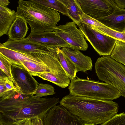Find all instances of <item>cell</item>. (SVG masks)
Wrapping results in <instances>:
<instances>
[{
  "mask_svg": "<svg viewBox=\"0 0 125 125\" xmlns=\"http://www.w3.org/2000/svg\"><path fill=\"white\" fill-rule=\"evenodd\" d=\"M60 101L58 98H38L17 92L12 98L0 101V125H14L36 117L43 119Z\"/></svg>",
  "mask_w": 125,
  "mask_h": 125,
  "instance_id": "1",
  "label": "cell"
},
{
  "mask_svg": "<svg viewBox=\"0 0 125 125\" xmlns=\"http://www.w3.org/2000/svg\"><path fill=\"white\" fill-rule=\"evenodd\" d=\"M60 104L84 123L101 125L117 114L119 105L112 101L70 94L62 98Z\"/></svg>",
  "mask_w": 125,
  "mask_h": 125,
  "instance_id": "2",
  "label": "cell"
},
{
  "mask_svg": "<svg viewBox=\"0 0 125 125\" xmlns=\"http://www.w3.org/2000/svg\"><path fill=\"white\" fill-rule=\"evenodd\" d=\"M17 16L23 18L29 25L31 35L44 32L55 31L60 21V14L35 0H19L18 2Z\"/></svg>",
  "mask_w": 125,
  "mask_h": 125,
  "instance_id": "3",
  "label": "cell"
},
{
  "mask_svg": "<svg viewBox=\"0 0 125 125\" xmlns=\"http://www.w3.org/2000/svg\"><path fill=\"white\" fill-rule=\"evenodd\" d=\"M68 89L71 95L100 100L112 101L121 96L109 83L78 78L71 81Z\"/></svg>",
  "mask_w": 125,
  "mask_h": 125,
  "instance_id": "4",
  "label": "cell"
},
{
  "mask_svg": "<svg viewBox=\"0 0 125 125\" xmlns=\"http://www.w3.org/2000/svg\"><path fill=\"white\" fill-rule=\"evenodd\" d=\"M95 71L99 79L112 85L125 98V66L110 56L98 58Z\"/></svg>",
  "mask_w": 125,
  "mask_h": 125,
  "instance_id": "5",
  "label": "cell"
},
{
  "mask_svg": "<svg viewBox=\"0 0 125 125\" xmlns=\"http://www.w3.org/2000/svg\"><path fill=\"white\" fill-rule=\"evenodd\" d=\"M0 53L6 58L11 65L15 66L20 62L25 61L62 67L58 55L57 50L49 54L34 53H25L7 48L3 46L0 43Z\"/></svg>",
  "mask_w": 125,
  "mask_h": 125,
  "instance_id": "6",
  "label": "cell"
},
{
  "mask_svg": "<svg viewBox=\"0 0 125 125\" xmlns=\"http://www.w3.org/2000/svg\"><path fill=\"white\" fill-rule=\"evenodd\" d=\"M77 25L83 33L85 39L100 56L111 55L117 40L101 34L83 22H81Z\"/></svg>",
  "mask_w": 125,
  "mask_h": 125,
  "instance_id": "7",
  "label": "cell"
},
{
  "mask_svg": "<svg viewBox=\"0 0 125 125\" xmlns=\"http://www.w3.org/2000/svg\"><path fill=\"white\" fill-rule=\"evenodd\" d=\"M55 31L73 48L83 51L87 49L88 45L83 33L73 22L57 26Z\"/></svg>",
  "mask_w": 125,
  "mask_h": 125,
  "instance_id": "8",
  "label": "cell"
},
{
  "mask_svg": "<svg viewBox=\"0 0 125 125\" xmlns=\"http://www.w3.org/2000/svg\"><path fill=\"white\" fill-rule=\"evenodd\" d=\"M43 120L44 125H84V123L61 104L51 108Z\"/></svg>",
  "mask_w": 125,
  "mask_h": 125,
  "instance_id": "9",
  "label": "cell"
},
{
  "mask_svg": "<svg viewBox=\"0 0 125 125\" xmlns=\"http://www.w3.org/2000/svg\"><path fill=\"white\" fill-rule=\"evenodd\" d=\"M83 12L94 18L109 16L117 7L113 0H79Z\"/></svg>",
  "mask_w": 125,
  "mask_h": 125,
  "instance_id": "10",
  "label": "cell"
},
{
  "mask_svg": "<svg viewBox=\"0 0 125 125\" xmlns=\"http://www.w3.org/2000/svg\"><path fill=\"white\" fill-rule=\"evenodd\" d=\"M1 44L7 48L25 53H34L49 54L56 52L58 48L31 41L26 38L18 41H12L9 39L6 42Z\"/></svg>",
  "mask_w": 125,
  "mask_h": 125,
  "instance_id": "11",
  "label": "cell"
},
{
  "mask_svg": "<svg viewBox=\"0 0 125 125\" xmlns=\"http://www.w3.org/2000/svg\"><path fill=\"white\" fill-rule=\"evenodd\" d=\"M11 69L13 78L20 89V93L34 95L38 83L29 72L24 68L12 65Z\"/></svg>",
  "mask_w": 125,
  "mask_h": 125,
  "instance_id": "12",
  "label": "cell"
},
{
  "mask_svg": "<svg viewBox=\"0 0 125 125\" xmlns=\"http://www.w3.org/2000/svg\"><path fill=\"white\" fill-rule=\"evenodd\" d=\"M26 38L31 41L59 48L71 47L70 45L58 36L55 31L44 32L29 35Z\"/></svg>",
  "mask_w": 125,
  "mask_h": 125,
  "instance_id": "13",
  "label": "cell"
},
{
  "mask_svg": "<svg viewBox=\"0 0 125 125\" xmlns=\"http://www.w3.org/2000/svg\"><path fill=\"white\" fill-rule=\"evenodd\" d=\"M61 50L75 65L77 72L92 70L93 65L90 57L71 47H63Z\"/></svg>",
  "mask_w": 125,
  "mask_h": 125,
  "instance_id": "14",
  "label": "cell"
},
{
  "mask_svg": "<svg viewBox=\"0 0 125 125\" xmlns=\"http://www.w3.org/2000/svg\"><path fill=\"white\" fill-rule=\"evenodd\" d=\"M15 66L25 69L31 75L35 73H49L54 75L60 73L66 74L62 67L41 62L23 61L20 62Z\"/></svg>",
  "mask_w": 125,
  "mask_h": 125,
  "instance_id": "15",
  "label": "cell"
},
{
  "mask_svg": "<svg viewBox=\"0 0 125 125\" xmlns=\"http://www.w3.org/2000/svg\"><path fill=\"white\" fill-rule=\"evenodd\" d=\"M110 28L120 32H125V9L116 8L112 14L106 17L94 18Z\"/></svg>",
  "mask_w": 125,
  "mask_h": 125,
  "instance_id": "16",
  "label": "cell"
},
{
  "mask_svg": "<svg viewBox=\"0 0 125 125\" xmlns=\"http://www.w3.org/2000/svg\"><path fill=\"white\" fill-rule=\"evenodd\" d=\"M29 29L25 21L22 18L17 16L9 30L7 35L9 39L18 41L24 39Z\"/></svg>",
  "mask_w": 125,
  "mask_h": 125,
  "instance_id": "17",
  "label": "cell"
},
{
  "mask_svg": "<svg viewBox=\"0 0 125 125\" xmlns=\"http://www.w3.org/2000/svg\"><path fill=\"white\" fill-rule=\"evenodd\" d=\"M32 75L38 76L43 80L51 82L62 88L66 87L70 83V80L66 74L60 73L54 75L49 73H35Z\"/></svg>",
  "mask_w": 125,
  "mask_h": 125,
  "instance_id": "18",
  "label": "cell"
},
{
  "mask_svg": "<svg viewBox=\"0 0 125 125\" xmlns=\"http://www.w3.org/2000/svg\"><path fill=\"white\" fill-rule=\"evenodd\" d=\"M57 52L62 67L70 80L73 81L75 79L77 73L75 65L61 49L58 48Z\"/></svg>",
  "mask_w": 125,
  "mask_h": 125,
  "instance_id": "19",
  "label": "cell"
},
{
  "mask_svg": "<svg viewBox=\"0 0 125 125\" xmlns=\"http://www.w3.org/2000/svg\"><path fill=\"white\" fill-rule=\"evenodd\" d=\"M67 8L69 18L76 25L81 21L83 12L79 0H62Z\"/></svg>",
  "mask_w": 125,
  "mask_h": 125,
  "instance_id": "20",
  "label": "cell"
},
{
  "mask_svg": "<svg viewBox=\"0 0 125 125\" xmlns=\"http://www.w3.org/2000/svg\"><path fill=\"white\" fill-rule=\"evenodd\" d=\"M16 17L14 10L0 11V37L5 34L7 35L9 29Z\"/></svg>",
  "mask_w": 125,
  "mask_h": 125,
  "instance_id": "21",
  "label": "cell"
},
{
  "mask_svg": "<svg viewBox=\"0 0 125 125\" xmlns=\"http://www.w3.org/2000/svg\"><path fill=\"white\" fill-rule=\"evenodd\" d=\"M41 4L70 17L68 10L62 0H35Z\"/></svg>",
  "mask_w": 125,
  "mask_h": 125,
  "instance_id": "22",
  "label": "cell"
},
{
  "mask_svg": "<svg viewBox=\"0 0 125 125\" xmlns=\"http://www.w3.org/2000/svg\"><path fill=\"white\" fill-rule=\"evenodd\" d=\"M110 56L125 66V42L117 40Z\"/></svg>",
  "mask_w": 125,
  "mask_h": 125,
  "instance_id": "23",
  "label": "cell"
},
{
  "mask_svg": "<svg viewBox=\"0 0 125 125\" xmlns=\"http://www.w3.org/2000/svg\"><path fill=\"white\" fill-rule=\"evenodd\" d=\"M97 31L102 34L114 38L117 40L125 42V32L117 31L104 25L102 27Z\"/></svg>",
  "mask_w": 125,
  "mask_h": 125,
  "instance_id": "24",
  "label": "cell"
},
{
  "mask_svg": "<svg viewBox=\"0 0 125 125\" xmlns=\"http://www.w3.org/2000/svg\"><path fill=\"white\" fill-rule=\"evenodd\" d=\"M54 90V87L49 84L38 83L34 94V95L36 97L41 98L43 96L53 95L56 93Z\"/></svg>",
  "mask_w": 125,
  "mask_h": 125,
  "instance_id": "25",
  "label": "cell"
},
{
  "mask_svg": "<svg viewBox=\"0 0 125 125\" xmlns=\"http://www.w3.org/2000/svg\"><path fill=\"white\" fill-rule=\"evenodd\" d=\"M11 64L0 53V68L14 83L20 93V89L12 76L11 69Z\"/></svg>",
  "mask_w": 125,
  "mask_h": 125,
  "instance_id": "26",
  "label": "cell"
},
{
  "mask_svg": "<svg viewBox=\"0 0 125 125\" xmlns=\"http://www.w3.org/2000/svg\"><path fill=\"white\" fill-rule=\"evenodd\" d=\"M101 125H125V113L117 114Z\"/></svg>",
  "mask_w": 125,
  "mask_h": 125,
  "instance_id": "27",
  "label": "cell"
},
{
  "mask_svg": "<svg viewBox=\"0 0 125 125\" xmlns=\"http://www.w3.org/2000/svg\"><path fill=\"white\" fill-rule=\"evenodd\" d=\"M17 92L8 90L5 85L4 82L0 80V101L12 98L15 95Z\"/></svg>",
  "mask_w": 125,
  "mask_h": 125,
  "instance_id": "28",
  "label": "cell"
},
{
  "mask_svg": "<svg viewBox=\"0 0 125 125\" xmlns=\"http://www.w3.org/2000/svg\"><path fill=\"white\" fill-rule=\"evenodd\" d=\"M0 80L4 82L5 85L8 90L19 93L14 83L1 69L0 70Z\"/></svg>",
  "mask_w": 125,
  "mask_h": 125,
  "instance_id": "29",
  "label": "cell"
},
{
  "mask_svg": "<svg viewBox=\"0 0 125 125\" xmlns=\"http://www.w3.org/2000/svg\"><path fill=\"white\" fill-rule=\"evenodd\" d=\"M14 125H44V123L43 119L36 117L29 118L23 122Z\"/></svg>",
  "mask_w": 125,
  "mask_h": 125,
  "instance_id": "30",
  "label": "cell"
},
{
  "mask_svg": "<svg viewBox=\"0 0 125 125\" xmlns=\"http://www.w3.org/2000/svg\"><path fill=\"white\" fill-rule=\"evenodd\" d=\"M118 7L121 9L125 8V0H113Z\"/></svg>",
  "mask_w": 125,
  "mask_h": 125,
  "instance_id": "31",
  "label": "cell"
},
{
  "mask_svg": "<svg viewBox=\"0 0 125 125\" xmlns=\"http://www.w3.org/2000/svg\"><path fill=\"white\" fill-rule=\"evenodd\" d=\"M10 3L9 1L8 0H0V6L7 7Z\"/></svg>",
  "mask_w": 125,
  "mask_h": 125,
  "instance_id": "32",
  "label": "cell"
},
{
  "mask_svg": "<svg viewBox=\"0 0 125 125\" xmlns=\"http://www.w3.org/2000/svg\"><path fill=\"white\" fill-rule=\"evenodd\" d=\"M84 125H95L92 123H84Z\"/></svg>",
  "mask_w": 125,
  "mask_h": 125,
  "instance_id": "33",
  "label": "cell"
}]
</instances>
